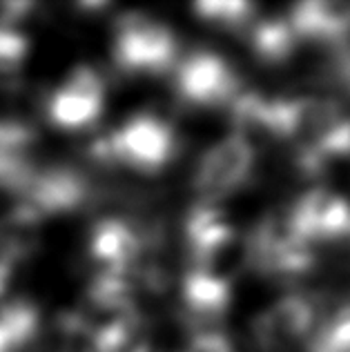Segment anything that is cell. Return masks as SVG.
Returning <instances> with one entry per match:
<instances>
[{"instance_id":"cell-1","label":"cell","mask_w":350,"mask_h":352,"mask_svg":"<svg viewBox=\"0 0 350 352\" xmlns=\"http://www.w3.org/2000/svg\"><path fill=\"white\" fill-rule=\"evenodd\" d=\"M179 152V136L174 127L154 114L130 118L116 132L96 138L89 147L91 161L123 165L141 174H156L170 165Z\"/></svg>"},{"instance_id":"cell-2","label":"cell","mask_w":350,"mask_h":352,"mask_svg":"<svg viewBox=\"0 0 350 352\" xmlns=\"http://www.w3.org/2000/svg\"><path fill=\"white\" fill-rule=\"evenodd\" d=\"M114 60L127 74H165L179 63V41L152 16L123 14L114 25Z\"/></svg>"},{"instance_id":"cell-3","label":"cell","mask_w":350,"mask_h":352,"mask_svg":"<svg viewBox=\"0 0 350 352\" xmlns=\"http://www.w3.org/2000/svg\"><path fill=\"white\" fill-rule=\"evenodd\" d=\"M319 317L315 292H288L252 319V344L256 352H297L308 344Z\"/></svg>"},{"instance_id":"cell-4","label":"cell","mask_w":350,"mask_h":352,"mask_svg":"<svg viewBox=\"0 0 350 352\" xmlns=\"http://www.w3.org/2000/svg\"><path fill=\"white\" fill-rule=\"evenodd\" d=\"M174 85L179 98L188 107L219 109L243 91L241 74L228 58L215 52H192L174 72Z\"/></svg>"},{"instance_id":"cell-5","label":"cell","mask_w":350,"mask_h":352,"mask_svg":"<svg viewBox=\"0 0 350 352\" xmlns=\"http://www.w3.org/2000/svg\"><path fill=\"white\" fill-rule=\"evenodd\" d=\"M254 172L256 154L239 136L230 134L199 159L192 174V190L199 203L219 206V201L248 188L254 179Z\"/></svg>"},{"instance_id":"cell-6","label":"cell","mask_w":350,"mask_h":352,"mask_svg":"<svg viewBox=\"0 0 350 352\" xmlns=\"http://www.w3.org/2000/svg\"><path fill=\"white\" fill-rule=\"evenodd\" d=\"M105 105V82L94 67L80 65L54 91L47 103V116L56 127L83 129L94 125Z\"/></svg>"},{"instance_id":"cell-7","label":"cell","mask_w":350,"mask_h":352,"mask_svg":"<svg viewBox=\"0 0 350 352\" xmlns=\"http://www.w3.org/2000/svg\"><path fill=\"white\" fill-rule=\"evenodd\" d=\"M94 197L96 190L87 176L72 168L34 170L32 179L18 194L21 203L30 206L41 219L78 210Z\"/></svg>"},{"instance_id":"cell-8","label":"cell","mask_w":350,"mask_h":352,"mask_svg":"<svg viewBox=\"0 0 350 352\" xmlns=\"http://www.w3.org/2000/svg\"><path fill=\"white\" fill-rule=\"evenodd\" d=\"M89 256L98 272L132 276L143 258V245L136 228L121 219H103L91 228Z\"/></svg>"},{"instance_id":"cell-9","label":"cell","mask_w":350,"mask_h":352,"mask_svg":"<svg viewBox=\"0 0 350 352\" xmlns=\"http://www.w3.org/2000/svg\"><path fill=\"white\" fill-rule=\"evenodd\" d=\"M288 23L299 41L337 45L350 38V0H306L290 9Z\"/></svg>"},{"instance_id":"cell-10","label":"cell","mask_w":350,"mask_h":352,"mask_svg":"<svg viewBox=\"0 0 350 352\" xmlns=\"http://www.w3.org/2000/svg\"><path fill=\"white\" fill-rule=\"evenodd\" d=\"M243 32L250 54L270 69H281L301 45L297 34L292 32L288 18L281 16L254 18Z\"/></svg>"},{"instance_id":"cell-11","label":"cell","mask_w":350,"mask_h":352,"mask_svg":"<svg viewBox=\"0 0 350 352\" xmlns=\"http://www.w3.org/2000/svg\"><path fill=\"white\" fill-rule=\"evenodd\" d=\"M41 317L30 301H9L0 308V330L5 332L12 352L30 346L39 335Z\"/></svg>"},{"instance_id":"cell-12","label":"cell","mask_w":350,"mask_h":352,"mask_svg":"<svg viewBox=\"0 0 350 352\" xmlns=\"http://www.w3.org/2000/svg\"><path fill=\"white\" fill-rule=\"evenodd\" d=\"M195 14L201 21L219 25L230 32H243L254 21L256 7L243 0H210L195 5Z\"/></svg>"},{"instance_id":"cell-13","label":"cell","mask_w":350,"mask_h":352,"mask_svg":"<svg viewBox=\"0 0 350 352\" xmlns=\"http://www.w3.org/2000/svg\"><path fill=\"white\" fill-rule=\"evenodd\" d=\"M30 54V41L16 27L0 25V82L14 80Z\"/></svg>"},{"instance_id":"cell-14","label":"cell","mask_w":350,"mask_h":352,"mask_svg":"<svg viewBox=\"0 0 350 352\" xmlns=\"http://www.w3.org/2000/svg\"><path fill=\"white\" fill-rule=\"evenodd\" d=\"M39 141L34 127L18 120H0V156L12 159H30L32 147Z\"/></svg>"},{"instance_id":"cell-15","label":"cell","mask_w":350,"mask_h":352,"mask_svg":"<svg viewBox=\"0 0 350 352\" xmlns=\"http://www.w3.org/2000/svg\"><path fill=\"white\" fill-rule=\"evenodd\" d=\"M34 165L30 159H12V156H0V190H9L21 194L27 181L32 179Z\"/></svg>"}]
</instances>
